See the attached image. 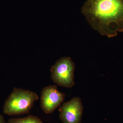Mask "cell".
<instances>
[{"instance_id":"6da1fadb","label":"cell","mask_w":123,"mask_h":123,"mask_svg":"<svg viewBox=\"0 0 123 123\" xmlns=\"http://www.w3.org/2000/svg\"><path fill=\"white\" fill-rule=\"evenodd\" d=\"M81 12L102 35L114 37L123 31V0H86Z\"/></svg>"},{"instance_id":"7a4b0ae2","label":"cell","mask_w":123,"mask_h":123,"mask_svg":"<svg viewBox=\"0 0 123 123\" xmlns=\"http://www.w3.org/2000/svg\"><path fill=\"white\" fill-rule=\"evenodd\" d=\"M38 99V96L35 92L14 88L5 102L3 112L11 116L28 114Z\"/></svg>"},{"instance_id":"3957f363","label":"cell","mask_w":123,"mask_h":123,"mask_svg":"<svg viewBox=\"0 0 123 123\" xmlns=\"http://www.w3.org/2000/svg\"><path fill=\"white\" fill-rule=\"evenodd\" d=\"M75 63L70 57H62L51 68L52 80L60 86L72 88L75 85Z\"/></svg>"},{"instance_id":"277c9868","label":"cell","mask_w":123,"mask_h":123,"mask_svg":"<svg viewBox=\"0 0 123 123\" xmlns=\"http://www.w3.org/2000/svg\"><path fill=\"white\" fill-rule=\"evenodd\" d=\"M65 95L60 91L57 86L50 85L43 89L40 97V106L47 114L53 113L65 99Z\"/></svg>"},{"instance_id":"5b68a950","label":"cell","mask_w":123,"mask_h":123,"mask_svg":"<svg viewBox=\"0 0 123 123\" xmlns=\"http://www.w3.org/2000/svg\"><path fill=\"white\" fill-rule=\"evenodd\" d=\"M84 107L81 98L74 97L59 108L60 119L64 123H80Z\"/></svg>"},{"instance_id":"8992f818","label":"cell","mask_w":123,"mask_h":123,"mask_svg":"<svg viewBox=\"0 0 123 123\" xmlns=\"http://www.w3.org/2000/svg\"><path fill=\"white\" fill-rule=\"evenodd\" d=\"M7 123H44L37 117L30 115L23 118H11Z\"/></svg>"},{"instance_id":"52a82bcc","label":"cell","mask_w":123,"mask_h":123,"mask_svg":"<svg viewBox=\"0 0 123 123\" xmlns=\"http://www.w3.org/2000/svg\"><path fill=\"white\" fill-rule=\"evenodd\" d=\"M0 123H6L4 117L0 113Z\"/></svg>"}]
</instances>
